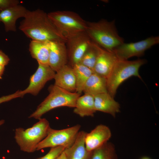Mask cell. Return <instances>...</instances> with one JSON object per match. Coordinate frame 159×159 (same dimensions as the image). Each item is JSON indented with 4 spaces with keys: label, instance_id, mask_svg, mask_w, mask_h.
<instances>
[{
    "label": "cell",
    "instance_id": "19",
    "mask_svg": "<svg viewBox=\"0 0 159 159\" xmlns=\"http://www.w3.org/2000/svg\"><path fill=\"white\" fill-rule=\"evenodd\" d=\"M83 92L93 96L108 92L107 78L93 73L86 82Z\"/></svg>",
    "mask_w": 159,
    "mask_h": 159
},
{
    "label": "cell",
    "instance_id": "16",
    "mask_svg": "<svg viewBox=\"0 0 159 159\" xmlns=\"http://www.w3.org/2000/svg\"><path fill=\"white\" fill-rule=\"evenodd\" d=\"M54 85L68 91L76 90V81L73 67L66 64L56 72Z\"/></svg>",
    "mask_w": 159,
    "mask_h": 159
},
{
    "label": "cell",
    "instance_id": "15",
    "mask_svg": "<svg viewBox=\"0 0 159 159\" xmlns=\"http://www.w3.org/2000/svg\"><path fill=\"white\" fill-rule=\"evenodd\" d=\"M94 97L96 111L109 114L114 117L120 112V104L108 92L99 94Z\"/></svg>",
    "mask_w": 159,
    "mask_h": 159
},
{
    "label": "cell",
    "instance_id": "24",
    "mask_svg": "<svg viewBox=\"0 0 159 159\" xmlns=\"http://www.w3.org/2000/svg\"><path fill=\"white\" fill-rule=\"evenodd\" d=\"M65 149L62 146L51 148L49 151L45 155L36 159H55Z\"/></svg>",
    "mask_w": 159,
    "mask_h": 159
},
{
    "label": "cell",
    "instance_id": "14",
    "mask_svg": "<svg viewBox=\"0 0 159 159\" xmlns=\"http://www.w3.org/2000/svg\"><path fill=\"white\" fill-rule=\"evenodd\" d=\"M27 10L19 4L0 11V22L4 24L6 32L16 31V20L21 17L24 18Z\"/></svg>",
    "mask_w": 159,
    "mask_h": 159
},
{
    "label": "cell",
    "instance_id": "13",
    "mask_svg": "<svg viewBox=\"0 0 159 159\" xmlns=\"http://www.w3.org/2000/svg\"><path fill=\"white\" fill-rule=\"evenodd\" d=\"M118 59L115 54L100 47L93 72L107 78Z\"/></svg>",
    "mask_w": 159,
    "mask_h": 159
},
{
    "label": "cell",
    "instance_id": "21",
    "mask_svg": "<svg viewBox=\"0 0 159 159\" xmlns=\"http://www.w3.org/2000/svg\"><path fill=\"white\" fill-rule=\"evenodd\" d=\"M76 81L75 92L81 94L87 80L93 73V71L87 67L78 63L72 67Z\"/></svg>",
    "mask_w": 159,
    "mask_h": 159
},
{
    "label": "cell",
    "instance_id": "4",
    "mask_svg": "<svg viewBox=\"0 0 159 159\" xmlns=\"http://www.w3.org/2000/svg\"><path fill=\"white\" fill-rule=\"evenodd\" d=\"M50 127L48 121L41 118L31 127L16 128L14 137L15 141L21 150L34 152L37 150L38 144L47 136Z\"/></svg>",
    "mask_w": 159,
    "mask_h": 159
},
{
    "label": "cell",
    "instance_id": "18",
    "mask_svg": "<svg viewBox=\"0 0 159 159\" xmlns=\"http://www.w3.org/2000/svg\"><path fill=\"white\" fill-rule=\"evenodd\" d=\"M49 50L50 42L32 40L29 44L31 56L39 64L49 65Z\"/></svg>",
    "mask_w": 159,
    "mask_h": 159
},
{
    "label": "cell",
    "instance_id": "20",
    "mask_svg": "<svg viewBox=\"0 0 159 159\" xmlns=\"http://www.w3.org/2000/svg\"><path fill=\"white\" fill-rule=\"evenodd\" d=\"M96 112L93 96L85 94L78 98L73 110L74 113L81 117H92Z\"/></svg>",
    "mask_w": 159,
    "mask_h": 159
},
{
    "label": "cell",
    "instance_id": "23",
    "mask_svg": "<svg viewBox=\"0 0 159 159\" xmlns=\"http://www.w3.org/2000/svg\"><path fill=\"white\" fill-rule=\"evenodd\" d=\"M113 144L107 142L92 151L91 159H117Z\"/></svg>",
    "mask_w": 159,
    "mask_h": 159
},
{
    "label": "cell",
    "instance_id": "27",
    "mask_svg": "<svg viewBox=\"0 0 159 159\" xmlns=\"http://www.w3.org/2000/svg\"><path fill=\"white\" fill-rule=\"evenodd\" d=\"M10 61L9 57L0 50V65L5 66L7 65Z\"/></svg>",
    "mask_w": 159,
    "mask_h": 159
},
{
    "label": "cell",
    "instance_id": "17",
    "mask_svg": "<svg viewBox=\"0 0 159 159\" xmlns=\"http://www.w3.org/2000/svg\"><path fill=\"white\" fill-rule=\"evenodd\" d=\"M87 132L80 131L72 145L65 149L67 159H91L92 151L87 150L85 144Z\"/></svg>",
    "mask_w": 159,
    "mask_h": 159
},
{
    "label": "cell",
    "instance_id": "11",
    "mask_svg": "<svg viewBox=\"0 0 159 159\" xmlns=\"http://www.w3.org/2000/svg\"><path fill=\"white\" fill-rule=\"evenodd\" d=\"M111 135V132L108 127L103 124L97 125L90 132H87L85 138L86 149L93 151L108 142Z\"/></svg>",
    "mask_w": 159,
    "mask_h": 159
},
{
    "label": "cell",
    "instance_id": "25",
    "mask_svg": "<svg viewBox=\"0 0 159 159\" xmlns=\"http://www.w3.org/2000/svg\"><path fill=\"white\" fill-rule=\"evenodd\" d=\"M17 0H0V10H5L19 4Z\"/></svg>",
    "mask_w": 159,
    "mask_h": 159
},
{
    "label": "cell",
    "instance_id": "28",
    "mask_svg": "<svg viewBox=\"0 0 159 159\" xmlns=\"http://www.w3.org/2000/svg\"><path fill=\"white\" fill-rule=\"evenodd\" d=\"M55 159H67L65 150Z\"/></svg>",
    "mask_w": 159,
    "mask_h": 159
},
{
    "label": "cell",
    "instance_id": "26",
    "mask_svg": "<svg viewBox=\"0 0 159 159\" xmlns=\"http://www.w3.org/2000/svg\"><path fill=\"white\" fill-rule=\"evenodd\" d=\"M20 92V90H18L14 93L0 97V104L17 98L21 97Z\"/></svg>",
    "mask_w": 159,
    "mask_h": 159
},
{
    "label": "cell",
    "instance_id": "7",
    "mask_svg": "<svg viewBox=\"0 0 159 159\" xmlns=\"http://www.w3.org/2000/svg\"><path fill=\"white\" fill-rule=\"evenodd\" d=\"M80 128V124L61 130L50 127L47 136L38 144L37 150L58 146L69 148L74 143Z\"/></svg>",
    "mask_w": 159,
    "mask_h": 159
},
{
    "label": "cell",
    "instance_id": "6",
    "mask_svg": "<svg viewBox=\"0 0 159 159\" xmlns=\"http://www.w3.org/2000/svg\"><path fill=\"white\" fill-rule=\"evenodd\" d=\"M47 15L53 24L67 40L87 29V21L73 11H57L49 12Z\"/></svg>",
    "mask_w": 159,
    "mask_h": 159
},
{
    "label": "cell",
    "instance_id": "1",
    "mask_svg": "<svg viewBox=\"0 0 159 159\" xmlns=\"http://www.w3.org/2000/svg\"><path fill=\"white\" fill-rule=\"evenodd\" d=\"M19 29L33 40L51 42L67 39L58 31L49 18L47 14L38 9L27 10L20 23Z\"/></svg>",
    "mask_w": 159,
    "mask_h": 159
},
{
    "label": "cell",
    "instance_id": "12",
    "mask_svg": "<svg viewBox=\"0 0 159 159\" xmlns=\"http://www.w3.org/2000/svg\"><path fill=\"white\" fill-rule=\"evenodd\" d=\"M66 42L64 41L50 42L49 65L55 72L67 64L68 59Z\"/></svg>",
    "mask_w": 159,
    "mask_h": 159
},
{
    "label": "cell",
    "instance_id": "10",
    "mask_svg": "<svg viewBox=\"0 0 159 159\" xmlns=\"http://www.w3.org/2000/svg\"><path fill=\"white\" fill-rule=\"evenodd\" d=\"M55 72L49 65L38 64L37 70L30 77L28 87L20 90L21 97L28 93L37 95L48 81L54 79Z\"/></svg>",
    "mask_w": 159,
    "mask_h": 159
},
{
    "label": "cell",
    "instance_id": "2",
    "mask_svg": "<svg viewBox=\"0 0 159 159\" xmlns=\"http://www.w3.org/2000/svg\"><path fill=\"white\" fill-rule=\"evenodd\" d=\"M85 31L91 41L105 49L113 52L114 49L124 43L117 32L114 20L108 21L102 19L97 22L87 21Z\"/></svg>",
    "mask_w": 159,
    "mask_h": 159
},
{
    "label": "cell",
    "instance_id": "8",
    "mask_svg": "<svg viewBox=\"0 0 159 159\" xmlns=\"http://www.w3.org/2000/svg\"><path fill=\"white\" fill-rule=\"evenodd\" d=\"M159 43V36H151L135 42L122 44L113 51L118 59L127 60L133 57H140L152 46Z\"/></svg>",
    "mask_w": 159,
    "mask_h": 159
},
{
    "label": "cell",
    "instance_id": "5",
    "mask_svg": "<svg viewBox=\"0 0 159 159\" xmlns=\"http://www.w3.org/2000/svg\"><path fill=\"white\" fill-rule=\"evenodd\" d=\"M146 61L141 59L133 61L118 59L107 78L108 92L114 97L118 87L125 80L132 76L141 79L139 69Z\"/></svg>",
    "mask_w": 159,
    "mask_h": 159
},
{
    "label": "cell",
    "instance_id": "30",
    "mask_svg": "<svg viewBox=\"0 0 159 159\" xmlns=\"http://www.w3.org/2000/svg\"><path fill=\"white\" fill-rule=\"evenodd\" d=\"M5 122V121L4 120H0V126L2 125Z\"/></svg>",
    "mask_w": 159,
    "mask_h": 159
},
{
    "label": "cell",
    "instance_id": "9",
    "mask_svg": "<svg viewBox=\"0 0 159 159\" xmlns=\"http://www.w3.org/2000/svg\"><path fill=\"white\" fill-rule=\"evenodd\" d=\"M91 42L85 32L67 39L66 45L70 66L72 67L80 63Z\"/></svg>",
    "mask_w": 159,
    "mask_h": 159
},
{
    "label": "cell",
    "instance_id": "32",
    "mask_svg": "<svg viewBox=\"0 0 159 159\" xmlns=\"http://www.w3.org/2000/svg\"><path fill=\"white\" fill-rule=\"evenodd\" d=\"M1 11L0 10V11Z\"/></svg>",
    "mask_w": 159,
    "mask_h": 159
},
{
    "label": "cell",
    "instance_id": "29",
    "mask_svg": "<svg viewBox=\"0 0 159 159\" xmlns=\"http://www.w3.org/2000/svg\"><path fill=\"white\" fill-rule=\"evenodd\" d=\"M5 66L0 65V80L2 78V76L5 70Z\"/></svg>",
    "mask_w": 159,
    "mask_h": 159
},
{
    "label": "cell",
    "instance_id": "22",
    "mask_svg": "<svg viewBox=\"0 0 159 159\" xmlns=\"http://www.w3.org/2000/svg\"><path fill=\"white\" fill-rule=\"evenodd\" d=\"M100 46L91 42L79 63L93 70L98 56Z\"/></svg>",
    "mask_w": 159,
    "mask_h": 159
},
{
    "label": "cell",
    "instance_id": "31",
    "mask_svg": "<svg viewBox=\"0 0 159 159\" xmlns=\"http://www.w3.org/2000/svg\"><path fill=\"white\" fill-rule=\"evenodd\" d=\"M140 159H151L150 158L147 156H144L141 158Z\"/></svg>",
    "mask_w": 159,
    "mask_h": 159
},
{
    "label": "cell",
    "instance_id": "3",
    "mask_svg": "<svg viewBox=\"0 0 159 159\" xmlns=\"http://www.w3.org/2000/svg\"><path fill=\"white\" fill-rule=\"evenodd\" d=\"M49 94L29 117L39 120L42 116L54 108L67 107L74 108L81 94L68 91L54 85L49 88Z\"/></svg>",
    "mask_w": 159,
    "mask_h": 159
}]
</instances>
